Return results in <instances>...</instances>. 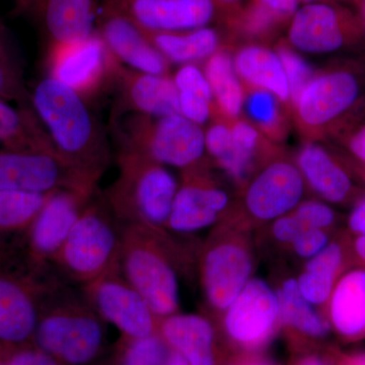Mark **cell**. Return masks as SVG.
I'll return each instance as SVG.
<instances>
[{"label": "cell", "instance_id": "obj_31", "mask_svg": "<svg viewBox=\"0 0 365 365\" xmlns=\"http://www.w3.org/2000/svg\"><path fill=\"white\" fill-rule=\"evenodd\" d=\"M230 130V153L218 165L235 181L242 182L253 168L257 151L260 148L261 136L254 126L245 121L235 122Z\"/></svg>", "mask_w": 365, "mask_h": 365}, {"label": "cell", "instance_id": "obj_13", "mask_svg": "<svg viewBox=\"0 0 365 365\" xmlns=\"http://www.w3.org/2000/svg\"><path fill=\"white\" fill-rule=\"evenodd\" d=\"M86 287L100 316L116 327L127 340L158 333V318L148 302L115 271Z\"/></svg>", "mask_w": 365, "mask_h": 365}, {"label": "cell", "instance_id": "obj_7", "mask_svg": "<svg viewBox=\"0 0 365 365\" xmlns=\"http://www.w3.org/2000/svg\"><path fill=\"white\" fill-rule=\"evenodd\" d=\"M96 182L52 148L0 150V190L51 194L59 190L93 193Z\"/></svg>", "mask_w": 365, "mask_h": 365}, {"label": "cell", "instance_id": "obj_2", "mask_svg": "<svg viewBox=\"0 0 365 365\" xmlns=\"http://www.w3.org/2000/svg\"><path fill=\"white\" fill-rule=\"evenodd\" d=\"M119 176L108 194L113 213L128 225H167L178 182L163 165L135 151L120 153Z\"/></svg>", "mask_w": 365, "mask_h": 365}, {"label": "cell", "instance_id": "obj_57", "mask_svg": "<svg viewBox=\"0 0 365 365\" xmlns=\"http://www.w3.org/2000/svg\"><path fill=\"white\" fill-rule=\"evenodd\" d=\"M361 174H362V177L365 178V172H364V170H361ZM364 195H365V193H364ZM364 198L365 199V196L364 197Z\"/></svg>", "mask_w": 365, "mask_h": 365}, {"label": "cell", "instance_id": "obj_43", "mask_svg": "<svg viewBox=\"0 0 365 365\" xmlns=\"http://www.w3.org/2000/svg\"><path fill=\"white\" fill-rule=\"evenodd\" d=\"M4 365H62L51 355L47 354L39 348L23 349L14 353Z\"/></svg>", "mask_w": 365, "mask_h": 365}, {"label": "cell", "instance_id": "obj_1", "mask_svg": "<svg viewBox=\"0 0 365 365\" xmlns=\"http://www.w3.org/2000/svg\"><path fill=\"white\" fill-rule=\"evenodd\" d=\"M31 103L57 155L97 182L111 155L105 129L88 100L47 76L36 85Z\"/></svg>", "mask_w": 365, "mask_h": 365}, {"label": "cell", "instance_id": "obj_10", "mask_svg": "<svg viewBox=\"0 0 365 365\" xmlns=\"http://www.w3.org/2000/svg\"><path fill=\"white\" fill-rule=\"evenodd\" d=\"M118 63L98 32L81 42L48 49V76L86 100L113 85Z\"/></svg>", "mask_w": 365, "mask_h": 365}, {"label": "cell", "instance_id": "obj_38", "mask_svg": "<svg viewBox=\"0 0 365 365\" xmlns=\"http://www.w3.org/2000/svg\"><path fill=\"white\" fill-rule=\"evenodd\" d=\"M212 101L193 91H179L180 114L201 126L211 116Z\"/></svg>", "mask_w": 365, "mask_h": 365}, {"label": "cell", "instance_id": "obj_21", "mask_svg": "<svg viewBox=\"0 0 365 365\" xmlns=\"http://www.w3.org/2000/svg\"><path fill=\"white\" fill-rule=\"evenodd\" d=\"M304 181L326 202L346 204L357 197L351 175L330 151L318 143H307L297 155Z\"/></svg>", "mask_w": 365, "mask_h": 365}, {"label": "cell", "instance_id": "obj_6", "mask_svg": "<svg viewBox=\"0 0 365 365\" xmlns=\"http://www.w3.org/2000/svg\"><path fill=\"white\" fill-rule=\"evenodd\" d=\"M364 93V76L359 67L344 64L314 76L294 107L307 130L333 132L359 111Z\"/></svg>", "mask_w": 365, "mask_h": 365}, {"label": "cell", "instance_id": "obj_32", "mask_svg": "<svg viewBox=\"0 0 365 365\" xmlns=\"http://www.w3.org/2000/svg\"><path fill=\"white\" fill-rule=\"evenodd\" d=\"M49 195L0 190V232L30 227Z\"/></svg>", "mask_w": 365, "mask_h": 365}, {"label": "cell", "instance_id": "obj_34", "mask_svg": "<svg viewBox=\"0 0 365 365\" xmlns=\"http://www.w3.org/2000/svg\"><path fill=\"white\" fill-rule=\"evenodd\" d=\"M127 341L121 365H163L170 352L169 346L160 333Z\"/></svg>", "mask_w": 365, "mask_h": 365}, {"label": "cell", "instance_id": "obj_17", "mask_svg": "<svg viewBox=\"0 0 365 365\" xmlns=\"http://www.w3.org/2000/svg\"><path fill=\"white\" fill-rule=\"evenodd\" d=\"M118 93V115L143 114L165 117L180 114L179 91L169 76L134 71L118 63L114 81Z\"/></svg>", "mask_w": 365, "mask_h": 365}, {"label": "cell", "instance_id": "obj_14", "mask_svg": "<svg viewBox=\"0 0 365 365\" xmlns=\"http://www.w3.org/2000/svg\"><path fill=\"white\" fill-rule=\"evenodd\" d=\"M98 6L97 32L113 56L123 66L155 76H168L170 62L160 54L141 28L111 4Z\"/></svg>", "mask_w": 365, "mask_h": 365}, {"label": "cell", "instance_id": "obj_45", "mask_svg": "<svg viewBox=\"0 0 365 365\" xmlns=\"http://www.w3.org/2000/svg\"><path fill=\"white\" fill-rule=\"evenodd\" d=\"M346 146L353 157L356 158L359 169L365 172V125L350 134Z\"/></svg>", "mask_w": 365, "mask_h": 365}, {"label": "cell", "instance_id": "obj_15", "mask_svg": "<svg viewBox=\"0 0 365 365\" xmlns=\"http://www.w3.org/2000/svg\"><path fill=\"white\" fill-rule=\"evenodd\" d=\"M150 32H181L208 26L215 20V0H102Z\"/></svg>", "mask_w": 365, "mask_h": 365}, {"label": "cell", "instance_id": "obj_18", "mask_svg": "<svg viewBox=\"0 0 365 365\" xmlns=\"http://www.w3.org/2000/svg\"><path fill=\"white\" fill-rule=\"evenodd\" d=\"M90 192L59 190L48 197L30 227V247L39 258H55L90 202Z\"/></svg>", "mask_w": 365, "mask_h": 365}, {"label": "cell", "instance_id": "obj_44", "mask_svg": "<svg viewBox=\"0 0 365 365\" xmlns=\"http://www.w3.org/2000/svg\"><path fill=\"white\" fill-rule=\"evenodd\" d=\"M256 1L280 21L292 18L299 9L300 4L299 0H256Z\"/></svg>", "mask_w": 365, "mask_h": 365}, {"label": "cell", "instance_id": "obj_27", "mask_svg": "<svg viewBox=\"0 0 365 365\" xmlns=\"http://www.w3.org/2000/svg\"><path fill=\"white\" fill-rule=\"evenodd\" d=\"M143 31L168 61L182 66L207 60L220 47V35L209 26L181 32Z\"/></svg>", "mask_w": 365, "mask_h": 365}, {"label": "cell", "instance_id": "obj_16", "mask_svg": "<svg viewBox=\"0 0 365 365\" xmlns=\"http://www.w3.org/2000/svg\"><path fill=\"white\" fill-rule=\"evenodd\" d=\"M304 180L297 165L287 160L269 163L250 182L245 205L260 222H271L294 211L302 201Z\"/></svg>", "mask_w": 365, "mask_h": 365}, {"label": "cell", "instance_id": "obj_50", "mask_svg": "<svg viewBox=\"0 0 365 365\" xmlns=\"http://www.w3.org/2000/svg\"><path fill=\"white\" fill-rule=\"evenodd\" d=\"M344 359L347 365H365V352L344 355Z\"/></svg>", "mask_w": 365, "mask_h": 365}, {"label": "cell", "instance_id": "obj_54", "mask_svg": "<svg viewBox=\"0 0 365 365\" xmlns=\"http://www.w3.org/2000/svg\"><path fill=\"white\" fill-rule=\"evenodd\" d=\"M216 4H220V6H225L227 4H234V2L237 1V0H215Z\"/></svg>", "mask_w": 365, "mask_h": 365}, {"label": "cell", "instance_id": "obj_51", "mask_svg": "<svg viewBox=\"0 0 365 365\" xmlns=\"http://www.w3.org/2000/svg\"><path fill=\"white\" fill-rule=\"evenodd\" d=\"M242 365H275V364H271V362L268 361V360L260 359H253L248 360V361L245 362V364Z\"/></svg>", "mask_w": 365, "mask_h": 365}, {"label": "cell", "instance_id": "obj_5", "mask_svg": "<svg viewBox=\"0 0 365 365\" xmlns=\"http://www.w3.org/2000/svg\"><path fill=\"white\" fill-rule=\"evenodd\" d=\"M121 245L111 215L102 206L88 204L55 258L72 279L88 285L115 271Z\"/></svg>", "mask_w": 365, "mask_h": 365}, {"label": "cell", "instance_id": "obj_9", "mask_svg": "<svg viewBox=\"0 0 365 365\" xmlns=\"http://www.w3.org/2000/svg\"><path fill=\"white\" fill-rule=\"evenodd\" d=\"M34 340L37 348L62 365H85L102 349L104 331L88 311L58 309L39 319Z\"/></svg>", "mask_w": 365, "mask_h": 365}, {"label": "cell", "instance_id": "obj_40", "mask_svg": "<svg viewBox=\"0 0 365 365\" xmlns=\"http://www.w3.org/2000/svg\"><path fill=\"white\" fill-rule=\"evenodd\" d=\"M230 143L232 130L225 124H213L205 132V150L217 163L222 162L230 153Z\"/></svg>", "mask_w": 365, "mask_h": 365}, {"label": "cell", "instance_id": "obj_4", "mask_svg": "<svg viewBox=\"0 0 365 365\" xmlns=\"http://www.w3.org/2000/svg\"><path fill=\"white\" fill-rule=\"evenodd\" d=\"M123 150L163 165L190 170L205 153V132L181 114L153 117L131 113L117 124Z\"/></svg>", "mask_w": 365, "mask_h": 365}, {"label": "cell", "instance_id": "obj_55", "mask_svg": "<svg viewBox=\"0 0 365 365\" xmlns=\"http://www.w3.org/2000/svg\"><path fill=\"white\" fill-rule=\"evenodd\" d=\"M16 2H18L19 6L24 7L25 6L26 0H16Z\"/></svg>", "mask_w": 365, "mask_h": 365}, {"label": "cell", "instance_id": "obj_12", "mask_svg": "<svg viewBox=\"0 0 365 365\" xmlns=\"http://www.w3.org/2000/svg\"><path fill=\"white\" fill-rule=\"evenodd\" d=\"M254 262L244 241L223 237L206 249L201 263L204 294L213 309L225 313L251 280Z\"/></svg>", "mask_w": 365, "mask_h": 365}, {"label": "cell", "instance_id": "obj_28", "mask_svg": "<svg viewBox=\"0 0 365 365\" xmlns=\"http://www.w3.org/2000/svg\"><path fill=\"white\" fill-rule=\"evenodd\" d=\"M280 321L294 332L313 340H321L329 335L330 322L314 309L300 292L297 279L283 281L278 288Z\"/></svg>", "mask_w": 365, "mask_h": 365}, {"label": "cell", "instance_id": "obj_24", "mask_svg": "<svg viewBox=\"0 0 365 365\" xmlns=\"http://www.w3.org/2000/svg\"><path fill=\"white\" fill-rule=\"evenodd\" d=\"M329 322L343 340L365 338V284L364 269L344 274L329 299Z\"/></svg>", "mask_w": 365, "mask_h": 365}, {"label": "cell", "instance_id": "obj_22", "mask_svg": "<svg viewBox=\"0 0 365 365\" xmlns=\"http://www.w3.org/2000/svg\"><path fill=\"white\" fill-rule=\"evenodd\" d=\"M158 333L170 350L190 365H216L215 333L207 319L195 314H174L162 319Z\"/></svg>", "mask_w": 365, "mask_h": 365}, {"label": "cell", "instance_id": "obj_23", "mask_svg": "<svg viewBox=\"0 0 365 365\" xmlns=\"http://www.w3.org/2000/svg\"><path fill=\"white\" fill-rule=\"evenodd\" d=\"M39 319L30 290L20 281L0 275V342L23 344L34 338Z\"/></svg>", "mask_w": 365, "mask_h": 365}, {"label": "cell", "instance_id": "obj_48", "mask_svg": "<svg viewBox=\"0 0 365 365\" xmlns=\"http://www.w3.org/2000/svg\"><path fill=\"white\" fill-rule=\"evenodd\" d=\"M330 362L325 357L319 354H309L300 357L294 365H330Z\"/></svg>", "mask_w": 365, "mask_h": 365}, {"label": "cell", "instance_id": "obj_26", "mask_svg": "<svg viewBox=\"0 0 365 365\" xmlns=\"http://www.w3.org/2000/svg\"><path fill=\"white\" fill-rule=\"evenodd\" d=\"M347 259L344 242H329L313 258L307 260L304 270L297 278L302 294L313 306H323L329 302Z\"/></svg>", "mask_w": 365, "mask_h": 365}, {"label": "cell", "instance_id": "obj_58", "mask_svg": "<svg viewBox=\"0 0 365 365\" xmlns=\"http://www.w3.org/2000/svg\"><path fill=\"white\" fill-rule=\"evenodd\" d=\"M0 365H4V362H0Z\"/></svg>", "mask_w": 365, "mask_h": 365}, {"label": "cell", "instance_id": "obj_25", "mask_svg": "<svg viewBox=\"0 0 365 365\" xmlns=\"http://www.w3.org/2000/svg\"><path fill=\"white\" fill-rule=\"evenodd\" d=\"M239 78L253 88L270 91L281 103L290 101L289 86L276 51L251 45L242 48L234 58Z\"/></svg>", "mask_w": 365, "mask_h": 365}, {"label": "cell", "instance_id": "obj_42", "mask_svg": "<svg viewBox=\"0 0 365 365\" xmlns=\"http://www.w3.org/2000/svg\"><path fill=\"white\" fill-rule=\"evenodd\" d=\"M307 228L304 227L294 213L281 216L274 220L272 225V235L276 241L282 244L292 245V242L299 237Z\"/></svg>", "mask_w": 365, "mask_h": 365}, {"label": "cell", "instance_id": "obj_19", "mask_svg": "<svg viewBox=\"0 0 365 365\" xmlns=\"http://www.w3.org/2000/svg\"><path fill=\"white\" fill-rule=\"evenodd\" d=\"M48 41V49L73 44L97 32V0H26Z\"/></svg>", "mask_w": 365, "mask_h": 365}, {"label": "cell", "instance_id": "obj_49", "mask_svg": "<svg viewBox=\"0 0 365 365\" xmlns=\"http://www.w3.org/2000/svg\"><path fill=\"white\" fill-rule=\"evenodd\" d=\"M163 365H190L189 362L187 361L184 357L182 356L179 353L174 351V350H170L169 356L165 359V364Z\"/></svg>", "mask_w": 365, "mask_h": 365}, {"label": "cell", "instance_id": "obj_35", "mask_svg": "<svg viewBox=\"0 0 365 365\" xmlns=\"http://www.w3.org/2000/svg\"><path fill=\"white\" fill-rule=\"evenodd\" d=\"M275 51L282 62L289 86L290 102L294 106L302 91L314 78V72L306 60L289 45L281 44Z\"/></svg>", "mask_w": 365, "mask_h": 365}, {"label": "cell", "instance_id": "obj_39", "mask_svg": "<svg viewBox=\"0 0 365 365\" xmlns=\"http://www.w3.org/2000/svg\"><path fill=\"white\" fill-rule=\"evenodd\" d=\"M178 91H193L213 100L212 91L204 71L195 64H184L178 69L174 78Z\"/></svg>", "mask_w": 365, "mask_h": 365}, {"label": "cell", "instance_id": "obj_56", "mask_svg": "<svg viewBox=\"0 0 365 365\" xmlns=\"http://www.w3.org/2000/svg\"><path fill=\"white\" fill-rule=\"evenodd\" d=\"M322 1H323V2H333V1H336V0H322ZM350 1L354 2V4H356V2L359 1V0H350Z\"/></svg>", "mask_w": 365, "mask_h": 365}, {"label": "cell", "instance_id": "obj_30", "mask_svg": "<svg viewBox=\"0 0 365 365\" xmlns=\"http://www.w3.org/2000/svg\"><path fill=\"white\" fill-rule=\"evenodd\" d=\"M203 71L220 111L228 117L239 116L246 97L234 59L227 52L218 50L206 60Z\"/></svg>", "mask_w": 365, "mask_h": 365}, {"label": "cell", "instance_id": "obj_41", "mask_svg": "<svg viewBox=\"0 0 365 365\" xmlns=\"http://www.w3.org/2000/svg\"><path fill=\"white\" fill-rule=\"evenodd\" d=\"M329 242L330 237L327 230H306L292 242V247L297 256L309 260L325 249Z\"/></svg>", "mask_w": 365, "mask_h": 365}, {"label": "cell", "instance_id": "obj_3", "mask_svg": "<svg viewBox=\"0 0 365 365\" xmlns=\"http://www.w3.org/2000/svg\"><path fill=\"white\" fill-rule=\"evenodd\" d=\"M150 225H127L122 234L119 264L123 278L141 297L158 319L179 309V282L174 268L155 239Z\"/></svg>", "mask_w": 365, "mask_h": 365}, {"label": "cell", "instance_id": "obj_29", "mask_svg": "<svg viewBox=\"0 0 365 365\" xmlns=\"http://www.w3.org/2000/svg\"><path fill=\"white\" fill-rule=\"evenodd\" d=\"M0 143L4 145V150H54L36 113L34 114L28 108L16 109L1 98Z\"/></svg>", "mask_w": 365, "mask_h": 365}, {"label": "cell", "instance_id": "obj_11", "mask_svg": "<svg viewBox=\"0 0 365 365\" xmlns=\"http://www.w3.org/2000/svg\"><path fill=\"white\" fill-rule=\"evenodd\" d=\"M281 325L277 292L265 280L252 277L225 312V333L237 347L256 351L267 345Z\"/></svg>", "mask_w": 365, "mask_h": 365}, {"label": "cell", "instance_id": "obj_8", "mask_svg": "<svg viewBox=\"0 0 365 365\" xmlns=\"http://www.w3.org/2000/svg\"><path fill=\"white\" fill-rule=\"evenodd\" d=\"M360 14L335 2H314L297 9L288 29V42L297 51L327 54L355 44L364 37Z\"/></svg>", "mask_w": 365, "mask_h": 365}, {"label": "cell", "instance_id": "obj_47", "mask_svg": "<svg viewBox=\"0 0 365 365\" xmlns=\"http://www.w3.org/2000/svg\"><path fill=\"white\" fill-rule=\"evenodd\" d=\"M351 250L354 258L365 268V237H355L352 241Z\"/></svg>", "mask_w": 365, "mask_h": 365}, {"label": "cell", "instance_id": "obj_53", "mask_svg": "<svg viewBox=\"0 0 365 365\" xmlns=\"http://www.w3.org/2000/svg\"><path fill=\"white\" fill-rule=\"evenodd\" d=\"M355 4L359 6L360 11L359 14L361 16V18L364 19L365 24V0H359V1H357Z\"/></svg>", "mask_w": 365, "mask_h": 365}, {"label": "cell", "instance_id": "obj_52", "mask_svg": "<svg viewBox=\"0 0 365 365\" xmlns=\"http://www.w3.org/2000/svg\"><path fill=\"white\" fill-rule=\"evenodd\" d=\"M330 365H347L346 364L344 354L335 355Z\"/></svg>", "mask_w": 365, "mask_h": 365}, {"label": "cell", "instance_id": "obj_37", "mask_svg": "<svg viewBox=\"0 0 365 365\" xmlns=\"http://www.w3.org/2000/svg\"><path fill=\"white\" fill-rule=\"evenodd\" d=\"M292 212L307 230H327L337 222V215L334 209L322 201L300 202Z\"/></svg>", "mask_w": 365, "mask_h": 365}, {"label": "cell", "instance_id": "obj_20", "mask_svg": "<svg viewBox=\"0 0 365 365\" xmlns=\"http://www.w3.org/2000/svg\"><path fill=\"white\" fill-rule=\"evenodd\" d=\"M230 197L205 178L187 174L178 189L167 227L179 234H192L215 225L227 210Z\"/></svg>", "mask_w": 365, "mask_h": 365}, {"label": "cell", "instance_id": "obj_36", "mask_svg": "<svg viewBox=\"0 0 365 365\" xmlns=\"http://www.w3.org/2000/svg\"><path fill=\"white\" fill-rule=\"evenodd\" d=\"M0 98L4 101H16L25 107L31 102V96L29 95L24 85L21 72L14 64V60L1 41H0Z\"/></svg>", "mask_w": 365, "mask_h": 365}, {"label": "cell", "instance_id": "obj_46", "mask_svg": "<svg viewBox=\"0 0 365 365\" xmlns=\"http://www.w3.org/2000/svg\"><path fill=\"white\" fill-rule=\"evenodd\" d=\"M348 227L355 237H365V199L360 198L355 203L349 217Z\"/></svg>", "mask_w": 365, "mask_h": 365}, {"label": "cell", "instance_id": "obj_33", "mask_svg": "<svg viewBox=\"0 0 365 365\" xmlns=\"http://www.w3.org/2000/svg\"><path fill=\"white\" fill-rule=\"evenodd\" d=\"M280 101L270 91L254 88L248 97L245 98V105L252 121L262 130L276 134L281 125Z\"/></svg>", "mask_w": 365, "mask_h": 365}]
</instances>
